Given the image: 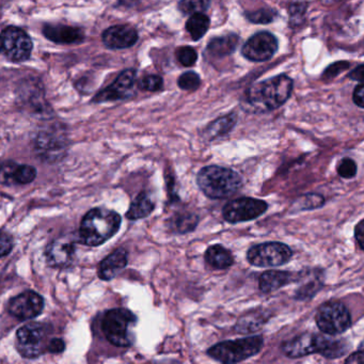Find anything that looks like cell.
<instances>
[{
	"label": "cell",
	"mask_w": 364,
	"mask_h": 364,
	"mask_svg": "<svg viewBox=\"0 0 364 364\" xmlns=\"http://www.w3.org/2000/svg\"><path fill=\"white\" fill-rule=\"evenodd\" d=\"M46 336L48 329L43 323H26L16 332V348L27 359L40 357L48 347Z\"/></svg>",
	"instance_id": "cell-8"
},
{
	"label": "cell",
	"mask_w": 364,
	"mask_h": 364,
	"mask_svg": "<svg viewBox=\"0 0 364 364\" xmlns=\"http://www.w3.org/2000/svg\"><path fill=\"white\" fill-rule=\"evenodd\" d=\"M295 282L298 283L295 299L298 301H308L323 289L325 283L323 270L319 268L302 269L296 274Z\"/></svg>",
	"instance_id": "cell-13"
},
{
	"label": "cell",
	"mask_w": 364,
	"mask_h": 364,
	"mask_svg": "<svg viewBox=\"0 0 364 364\" xmlns=\"http://www.w3.org/2000/svg\"><path fill=\"white\" fill-rule=\"evenodd\" d=\"M206 263L216 270H227L234 265V257L229 249L223 245H213L208 247L204 255Z\"/></svg>",
	"instance_id": "cell-24"
},
{
	"label": "cell",
	"mask_w": 364,
	"mask_h": 364,
	"mask_svg": "<svg viewBox=\"0 0 364 364\" xmlns=\"http://www.w3.org/2000/svg\"><path fill=\"white\" fill-rule=\"evenodd\" d=\"M306 6L304 4H295V5L291 6V9H289L291 18L304 16V14H306Z\"/></svg>",
	"instance_id": "cell-44"
},
{
	"label": "cell",
	"mask_w": 364,
	"mask_h": 364,
	"mask_svg": "<svg viewBox=\"0 0 364 364\" xmlns=\"http://www.w3.org/2000/svg\"><path fill=\"white\" fill-rule=\"evenodd\" d=\"M138 86H139L141 90L149 91V92H156V91H159L163 88L164 80L159 75H148L138 82Z\"/></svg>",
	"instance_id": "cell-37"
},
{
	"label": "cell",
	"mask_w": 364,
	"mask_h": 364,
	"mask_svg": "<svg viewBox=\"0 0 364 364\" xmlns=\"http://www.w3.org/2000/svg\"><path fill=\"white\" fill-rule=\"evenodd\" d=\"M291 257V249L287 245L279 242L255 245L247 252V261L255 267H279L289 263Z\"/></svg>",
	"instance_id": "cell-7"
},
{
	"label": "cell",
	"mask_w": 364,
	"mask_h": 364,
	"mask_svg": "<svg viewBox=\"0 0 364 364\" xmlns=\"http://www.w3.org/2000/svg\"><path fill=\"white\" fill-rule=\"evenodd\" d=\"M278 50V40L267 31L255 33L242 48L245 58L255 63L269 60Z\"/></svg>",
	"instance_id": "cell-11"
},
{
	"label": "cell",
	"mask_w": 364,
	"mask_h": 364,
	"mask_svg": "<svg viewBox=\"0 0 364 364\" xmlns=\"http://www.w3.org/2000/svg\"><path fill=\"white\" fill-rule=\"evenodd\" d=\"M37 170L29 165H18L14 161L0 164V184L27 185L35 181Z\"/></svg>",
	"instance_id": "cell-17"
},
{
	"label": "cell",
	"mask_w": 364,
	"mask_h": 364,
	"mask_svg": "<svg viewBox=\"0 0 364 364\" xmlns=\"http://www.w3.org/2000/svg\"><path fill=\"white\" fill-rule=\"evenodd\" d=\"M338 176L345 180H350V178H355L357 176L358 168L357 164L353 159H343L342 161L338 163Z\"/></svg>",
	"instance_id": "cell-34"
},
{
	"label": "cell",
	"mask_w": 364,
	"mask_h": 364,
	"mask_svg": "<svg viewBox=\"0 0 364 364\" xmlns=\"http://www.w3.org/2000/svg\"><path fill=\"white\" fill-rule=\"evenodd\" d=\"M349 78L353 80L361 82L363 80V65H360L359 67L355 68L353 71L349 73Z\"/></svg>",
	"instance_id": "cell-45"
},
{
	"label": "cell",
	"mask_w": 364,
	"mask_h": 364,
	"mask_svg": "<svg viewBox=\"0 0 364 364\" xmlns=\"http://www.w3.org/2000/svg\"><path fill=\"white\" fill-rule=\"evenodd\" d=\"M353 103L358 106V107H364V87L363 85L360 84L357 88L353 91Z\"/></svg>",
	"instance_id": "cell-42"
},
{
	"label": "cell",
	"mask_w": 364,
	"mask_h": 364,
	"mask_svg": "<svg viewBox=\"0 0 364 364\" xmlns=\"http://www.w3.org/2000/svg\"><path fill=\"white\" fill-rule=\"evenodd\" d=\"M321 1H323V3L330 4V3H334V1H336V0H321Z\"/></svg>",
	"instance_id": "cell-46"
},
{
	"label": "cell",
	"mask_w": 364,
	"mask_h": 364,
	"mask_svg": "<svg viewBox=\"0 0 364 364\" xmlns=\"http://www.w3.org/2000/svg\"><path fill=\"white\" fill-rule=\"evenodd\" d=\"M210 18L203 14H191V18L187 21L186 29L191 33L195 41L203 38L210 28Z\"/></svg>",
	"instance_id": "cell-30"
},
{
	"label": "cell",
	"mask_w": 364,
	"mask_h": 364,
	"mask_svg": "<svg viewBox=\"0 0 364 364\" xmlns=\"http://www.w3.org/2000/svg\"><path fill=\"white\" fill-rule=\"evenodd\" d=\"M43 35L46 39L57 44L80 43L85 39L82 29L65 25H44Z\"/></svg>",
	"instance_id": "cell-20"
},
{
	"label": "cell",
	"mask_w": 364,
	"mask_h": 364,
	"mask_svg": "<svg viewBox=\"0 0 364 364\" xmlns=\"http://www.w3.org/2000/svg\"><path fill=\"white\" fill-rule=\"evenodd\" d=\"M277 14L272 9H259L255 12H247L246 18L255 24H269L274 22Z\"/></svg>",
	"instance_id": "cell-33"
},
{
	"label": "cell",
	"mask_w": 364,
	"mask_h": 364,
	"mask_svg": "<svg viewBox=\"0 0 364 364\" xmlns=\"http://www.w3.org/2000/svg\"><path fill=\"white\" fill-rule=\"evenodd\" d=\"M102 40L110 50H125L135 46L138 41V33L129 25H117L106 29Z\"/></svg>",
	"instance_id": "cell-18"
},
{
	"label": "cell",
	"mask_w": 364,
	"mask_h": 364,
	"mask_svg": "<svg viewBox=\"0 0 364 364\" xmlns=\"http://www.w3.org/2000/svg\"><path fill=\"white\" fill-rule=\"evenodd\" d=\"M293 80L289 76H274L251 86L245 93V107L255 114H265L281 107L291 97Z\"/></svg>",
	"instance_id": "cell-1"
},
{
	"label": "cell",
	"mask_w": 364,
	"mask_h": 364,
	"mask_svg": "<svg viewBox=\"0 0 364 364\" xmlns=\"http://www.w3.org/2000/svg\"><path fill=\"white\" fill-rule=\"evenodd\" d=\"M122 219L118 213L97 208L89 210L80 223V236L88 246H100L116 235Z\"/></svg>",
	"instance_id": "cell-3"
},
{
	"label": "cell",
	"mask_w": 364,
	"mask_h": 364,
	"mask_svg": "<svg viewBox=\"0 0 364 364\" xmlns=\"http://www.w3.org/2000/svg\"><path fill=\"white\" fill-rule=\"evenodd\" d=\"M355 238L359 248L364 250V220H360L355 225Z\"/></svg>",
	"instance_id": "cell-41"
},
{
	"label": "cell",
	"mask_w": 364,
	"mask_h": 364,
	"mask_svg": "<svg viewBox=\"0 0 364 364\" xmlns=\"http://www.w3.org/2000/svg\"><path fill=\"white\" fill-rule=\"evenodd\" d=\"M0 37L3 42V52L8 59L14 63H23L31 58L33 41L23 29L8 27Z\"/></svg>",
	"instance_id": "cell-10"
},
{
	"label": "cell",
	"mask_w": 364,
	"mask_h": 364,
	"mask_svg": "<svg viewBox=\"0 0 364 364\" xmlns=\"http://www.w3.org/2000/svg\"><path fill=\"white\" fill-rule=\"evenodd\" d=\"M155 203L146 191H141L132 202L127 213V218L129 220H139L146 218L152 214Z\"/></svg>",
	"instance_id": "cell-27"
},
{
	"label": "cell",
	"mask_w": 364,
	"mask_h": 364,
	"mask_svg": "<svg viewBox=\"0 0 364 364\" xmlns=\"http://www.w3.org/2000/svg\"><path fill=\"white\" fill-rule=\"evenodd\" d=\"M238 43L240 38L234 33L214 38L208 43L206 53L214 58H225L235 52Z\"/></svg>",
	"instance_id": "cell-25"
},
{
	"label": "cell",
	"mask_w": 364,
	"mask_h": 364,
	"mask_svg": "<svg viewBox=\"0 0 364 364\" xmlns=\"http://www.w3.org/2000/svg\"><path fill=\"white\" fill-rule=\"evenodd\" d=\"M296 274L283 270H268L259 279V289L263 294L274 293L285 285L295 283Z\"/></svg>",
	"instance_id": "cell-22"
},
{
	"label": "cell",
	"mask_w": 364,
	"mask_h": 364,
	"mask_svg": "<svg viewBox=\"0 0 364 364\" xmlns=\"http://www.w3.org/2000/svg\"><path fill=\"white\" fill-rule=\"evenodd\" d=\"M315 321L323 334L336 336L351 327V315L342 302H326L317 310Z\"/></svg>",
	"instance_id": "cell-6"
},
{
	"label": "cell",
	"mask_w": 364,
	"mask_h": 364,
	"mask_svg": "<svg viewBox=\"0 0 364 364\" xmlns=\"http://www.w3.org/2000/svg\"><path fill=\"white\" fill-rule=\"evenodd\" d=\"M319 341H321V334L306 332V333L296 336L291 340L285 341L281 345V349L287 357L291 359L306 357L313 353H318Z\"/></svg>",
	"instance_id": "cell-16"
},
{
	"label": "cell",
	"mask_w": 364,
	"mask_h": 364,
	"mask_svg": "<svg viewBox=\"0 0 364 364\" xmlns=\"http://www.w3.org/2000/svg\"><path fill=\"white\" fill-rule=\"evenodd\" d=\"M65 344L63 342V338H52L50 342L48 343V347H46V351L52 353H60L65 350Z\"/></svg>",
	"instance_id": "cell-40"
},
{
	"label": "cell",
	"mask_w": 364,
	"mask_h": 364,
	"mask_svg": "<svg viewBox=\"0 0 364 364\" xmlns=\"http://www.w3.org/2000/svg\"><path fill=\"white\" fill-rule=\"evenodd\" d=\"M323 204H325V198L318 193H308L295 201V205H297L298 210H316L323 206Z\"/></svg>",
	"instance_id": "cell-31"
},
{
	"label": "cell",
	"mask_w": 364,
	"mask_h": 364,
	"mask_svg": "<svg viewBox=\"0 0 364 364\" xmlns=\"http://www.w3.org/2000/svg\"><path fill=\"white\" fill-rule=\"evenodd\" d=\"M136 74L137 73H136L135 70H125L114 80V84L102 90L95 97V101L97 103L114 102L131 97L132 93H133L134 85H135Z\"/></svg>",
	"instance_id": "cell-14"
},
{
	"label": "cell",
	"mask_w": 364,
	"mask_h": 364,
	"mask_svg": "<svg viewBox=\"0 0 364 364\" xmlns=\"http://www.w3.org/2000/svg\"><path fill=\"white\" fill-rule=\"evenodd\" d=\"M349 63H345V61H340V63H333V65H330L329 68H327L325 73H323V78H331L336 77L338 74L342 73L345 70L348 69Z\"/></svg>",
	"instance_id": "cell-39"
},
{
	"label": "cell",
	"mask_w": 364,
	"mask_h": 364,
	"mask_svg": "<svg viewBox=\"0 0 364 364\" xmlns=\"http://www.w3.org/2000/svg\"><path fill=\"white\" fill-rule=\"evenodd\" d=\"M176 58L180 61L181 65L191 68L197 63L198 54L193 48L185 46L176 50Z\"/></svg>",
	"instance_id": "cell-36"
},
{
	"label": "cell",
	"mask_w": 364,
	"mask_h": 364,
	"mask_svg": "<svg viewBox=\"0 0 364 364\" xmlns=\"http://www.w3.org/2000/svg\"><path fill=\"white\" fill-rule=\"evenodd\" d=\"M270 318L269 311L265 309H255L245 313L235 325V331L240 334H250L259 331Z\"/></svg>",
	"instance_id": "cell-23"
},
{
	"label": "cell",
	"mask_w": 364,
	"mask_h": 364,
	"mask_svg": "<svg viewBox=\"0 0 364 364\" xmlns=\"http://www.w3.org/2000/svg\"><path fill=\"white\" fill-rule=\"evenodd\" d=\"M129 263V253L125 249L119 248L110 253L100 264L99 277L102 280L109 281L124 269Z\"/></svg>",
	"instance_id": "cell-21"
},
{
	"label": "cell",
	"mask_w": 364,
	"mask_h": 364,
	"mask_svg": "<svg viewBox=\"0 0 364 364\" xmlns=\"http://www.w3.org/2000/svg\"><path fill=\"white\" fill-rule=\"evenodd\" d=\"M75 242L70 236H60L53 240L46 250L48 263L53 267H65L73 261Z\"/></svg>",
	"instance_id": "cell-15"
},
{
	"label": "cell",
	"mask_w": 364,
	"mask_h": 364,
	"mask_svg": "<svg viewBox=\"0 0 364 364\" xmlns=\"http://www.w3.org/2000/svg\"><path fill=\"white\" fill-rule=\"evenodd\" d=\"M137 323V316L124 308L112 309L104 315L102 330L105 338L117 347H129L134 343L132 329Z\"/></svg>",
	"instance_id": "cell-5"
},
{
	"label": "cell",
	"mask_w": 364,
	"mask_h": 364,
	"mask_svg": "<svg viewBox=\"0 0 364 364\" xmlns=\"http://www.w3.org/2000/svg\"><path fill=\"white\" fill-rule=\"evenodd\" d=\"M210 0H181L178 10L183 14H203L210 7Z\"/></svg>",
	"instance_id": "cell-32"
},
{
	"label": "cell",
	"mask_w": 364,
	"mask_h": 364,
	"mask_svg": "<svg viewBox=\"0 0 364 364\" xmlns=\"http://www.w3.org/2000/svg\"><path fill=\"white\" fill-rule=\"evenodd\" d=\"M268 204L263 200L255 198L242 197L228 202L223 208V216L227 223H246L255 220L267 210Z\"/></svg>",
	"instance_id": "cell-9"
},
{
	"label": "cell",
	"mask_w": 364,
	"mask_h": 364,
	"mask_svg": "<svg viewBox=\"0 0 364 364\" xmlns=\"http://www.w3.org/2000/svg\"><path fill=\"white\" fill-rule=\"evenodd\" d=\"M197 184L200 191L210 199L223 200L240 191L244 182L242 176L234 170L213 165L200 170Z\"/></svg>",
	"instance_id": "cell-2"
},
{
	"label": "cell",
	"mask_w": 364,
	"mask_h": 364,
	"mask_svg": "<svg viewBox=\"0 0 364 364\" xmlns=\"http://www.w3.org/2000/svg\"><path fill=\"white\" fill-rule=\"evenodd\" d=\"M200 223V217L193 212H178L168 219V229L173 234L185 235L195 231Z\"/></svg>",
	"instance_id": "cell-26"
},
{
	"label": "cell",
	"mask_w": 364,
	"mask_h": 364,
	"mask_svg": "<svg viewBox=\"0 0 364 364\" xmlns=\"http://www.w3.org/2000/svg\"><path fill=\"white\" fill-rule=\"evenodd\" d=\"M321 336V342H319V355L327 359H336V358L343 357L348 351V344L346 341L341 338H331V336Z\"/></svg>",
	"instance_id": "cell-28"
},
{
	"label": "cell",
	"mask_w": 364,
	"mask_h": 364,
	"mask_svg": "<svg viewBox=\"0 0 364 364\" xmlns=\"http://www.w3.org/2000/svg\"><path fill=\"white\" fill-rule=\"evenodd\" d=\"M200 85H201V80L195 72H186L178 78V87L182 90H196L199 88Z\"/></svg>",
	"instance_id": "cell-35"
},
{
	"label": "cell",
	"mask_w": 364,
	"mask_h": 364,
	"mask_svg": "<svg viewBox=\"0 0 364 364\" xmlns=\"http://www.w3.org/2000/svg\"><path fill=\"white\" fill-rule=\"evenodd\" d=\"M3 50V42H1V37H0V52Z\"/></svg>",
	"instance_id": "cell-47"
},
{
	"label": "cell",
	"mask_w": 364,
	"mask_h": 364,
	"mask_svg": "<svg viewBox=\"0 0 364 364\" xmlns=\"http://www.w3.org/2000/svg\"><path fill=\"white\" fill-rule=\"evenodd\" d=\"M263 336H248L240 340L217 343L208 349V355L220 363H240L249 358L255 357L263 349Z\"/></svg>",
	"instance_id": "cell-4"
},
{
	"label": "cell",
	"mask_w": 364,
	"mask_h": 364,
	"mask_svg": "<svg viewBox=\"0 0 364 364\" xmlns=\"http://www.w3.org/2000/svg\"><path fill=\"white\" fill-rule=\"evenodd\" d=\"M43 309V298L33 291H24L12 298L9 302L10 314L21 321L36 318L41 314Z\"/></svg>",
	"instance_id": "cell-12"
},
{
	"label": "cell",
	"mask_w": 364,
	"mask_h": 364,
	"mask_svg": "<svg viewBox=\"0 0 364 364\" xmlns=\"http://www.w3.org/2000/svg\"><path fill=\"white\" fill-rule=\"evenodd\" d=\"M236 119L237 118H236L234 114H228V116L217 119V120H215L214 122L210 123L206 127L204 136L210 141L217 139V138L223 137V136L229 134L233 129V127H235Z\"/></svg>",
	"instance_id": "cell-29"
},
{
	"label": "cell",
	"mask_w": 364,
	"mask_h": 364,
	"mask_svg": "<svg viewBox=\"0 0 364 364\" xmlns=\"http://www.w3.org/2000/svg\"><path fill=\"white\" fill-rule=\"evenodd\" d=\"M364 362V353L362 347H360L359 350L355 351V353H351L346 360H345V363L351 364H363Z\"/></svg>",
	"instance_id": "cell-43"
},
{
	"label": "cell",
	"mask_w": 364,
	"mask_h": 364,
	"mask_svg": "<svg viewBox=\"0 0 364 364\" xmlns=\"http://www.w3.org/2000/svg\"><path fill=\"white\" fill-rule=\"evenodd\" d=\"M14 249V238L10 234L0 231V257L9 255Z\"/></svg>",
	"instance_id": "cell-38"
},
{
	"label": "cell",
	"mask_w": 364,
	"mask_h": 364,
	"mask_svg": "<svg viewBox=\"0 0 364 364\" xmlns=\"http://www.w3.org/2000/svg\"><path fill=\"white\" fill-rule=\"evenodd\" d=\"M65 137L61 132H42L36 139V149L46 159L54 161L65 150Z\"/></svg>",
	"instance_id": "cell-19"
}]
</instances>
